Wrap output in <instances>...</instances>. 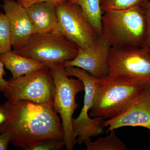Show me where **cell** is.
<instances>
[{"label": "cell", "mask_w": 150, "mask_h": 150, "mask_svg": "<svg viewBox=\"0 0 150 150\" xmlns=\"http://www.w3.org/2000/svg\"><path fill=\"white\" fill-rule=\"evenodd\" d=\"M4 105L7 115L0 126V134L10 133V143L16 147L22 149L46 139L64 141L62 119L53 102L8 100Z\"/></svg>", "instance_id": "1"}, {"label": "cell", "mask_w": 150, "mask_h": 150, "mask_svg": "<svg viewBox=\"0 0 150 150\" xmlns=\"http://www.w3.org/2000/svg\"><path fill=\"white\" fill-rule=\"evenodd\" d=\"M102 35L111 47H142L147 35L146 20L142 6L103 13Z\"/></svg>", "instance_id": "2"}, {"label": "cell", "mask_w": 150, "mask_h": 150, "mask_svg": "<svg viewBox=\"0 0 150 150\" xmlns=\"http://www.w3.org/2000/svg\"><path fill=\"white\" fill-rule=\"evenodd\" d=\"M145 88L108 76L98 79L90 117L104 119L117 117L134 103Z\"/></svg>", "instance_id": "3"}, {"label": "cell", "mask_w": 150, "mask_h": 150, "mask_svg": "<svg viewBox=\"0 0 150 150\" xmlns=\"http://www.w3.org/2000/svg\"><path fill=\"white\" fill-rule=\"evenodd\" d=\"M108 67L110 77L150 86V51L145 47H111Z\"/></svg>", "instance_id": "4"}, {"label": "cell", "mask_w": 150, "mask_h": 150, "mask_svg": "<svg viewBox=\"0 0 150 150\" xmlns=\"http://www.w3.org/2000/svg\"><path fill=\"white\" fill-rule=\"evenodd\" d=\"M50 70L55 86L53 104L62 119L65 147L67 150H72L76 143L72 129L73 115L79 105L76 102V96L84 90V86L80 79L70 78L63 64L52 67Z\"/></svg>", "instance_id": "5"}, {"label": "cell", "mask_w": 150, "mask_h": 150, "mask_svg": "<svg viewBox=\"0 0 150 150\" xmlns=\"http://www.w3.org/2000/svg\"><path fill=\"white\" fill-rule=\"evenodd\" d=\"M78 49L77 46L67 38L53 33L33 34L24 46L13 51L40 62L50 69L74 59Z\"/></svg>", "instance_id": "6"}, {"label": "cell", "mask_w": 150, "mask_h": 150, "mask_svg": "<svg viewBox=\"0 0 150 150\" xmlns=\"http://www.w3.org/2000/svg\"><path fill=\"white\" fill-rule=\"evenodd\" d=\"M7 81L4 92L9 100H27L36 103L53 102L55 92L54 79L47 68L37 70Z\"/></svg>", "instance_id": "7"}, {"label": "cell", "mask_w": 150, "mask_h": 150, "mask_svg": "<svg viewBox=\"0 0 150 150\" xmlns=\"http://www.w3.org/2000/svg\"><path fill=\"white\" fill-rule=\"evenodd\" d=\"M67 75L74 77L82 81L84 86L83 105L79 115L72 120L73 134L76 142L81 144L92 137L104 133L101 124L104 118L100 117L91 118L89 115L92 106L93 101L97 83L98 79L92 76L87 72L78 67H64Z\"/></svg>", "instance_id": "8"}, {"label": "cell", "mask_w": 150, "mask_h": 150, "mask_svg": "<svg viewBox=\"0 0 150 150\" xmlns=\"http://www.w3.org/2000/svg\"><path fill=\"white\" fill-rule=\"evenodd\" d=\"M58 23L55 33L67 38L79 48L92 46L99 35L84 16L79 6L69 2L56 7Z\"/></svg>", "instance_id": "9"}, {"label": "cell", "mask_w": 150, "mask_h": 150, "mask_svg": "<svg viewBox=\"0 0 150 150\" xmlns=\"http://www.w3.org/2000/svg\"><path fill=\"white\" fill-rule=\"evenodd\" d=\"M111 46L102 35L90 47L86 49L79 48L76 56L64 63L63 66L82 69L97 79L108 76V58Z\"/></svg>", "instance_id": "10"}, {"label": "cell", "mask_w": 150, "mask_h": 150, "mask_svg": "<svg viewBox=\"0 0 150 150\" xmlns=\"http://www.w3.org/2000/svg\"><path fill=\"white\" fill-rule=\"evenodd\" d=\"M103 128L106 133L125 126L143 127L150 132V86L146 88L131 106L121 115L104 121Z\"/></svg>", "instance_id": "11"}, {"label": "cell", "mask_w": 150, "mask_h": 150, "mask_svg": "<svg viewBox=\"0 0 150 150\" xmlns=\"http://www.w3.org/2000/svg\"><path fill=\"white\" fill-rule=\"evenodd\" d=\"M7 18L11 32L13 51L25 45L33 34L32 23L25 8L15 0H4L1 5Z\"/></svg>", "instance_id": "12"}, {"label": "cell", "mask_w": 150, "mask_h": 150, "mask_svg": "<svg viewBox=\"0 0 150 150\" xmlns=\"http://www.w3.org/2000/svg\"><path fill=\"white\" fill-rule=\"evenodd\" d=\"M33 29V34L55 33L58 20L56 7L45 2L35 3L25 8Z\"/></svg>", "instance_id": "13"}, {"label": "cell", "mask_w": 150, "mask_h": 150, "mask_svg": "<svg viewBox=\"0 0 150 150\" xmlns=\"http://www.w3.org/2000/svg\"><path fill=\"white\" fill-rule=\"evenodd\" d=\"M0 60L6 68L10 71L13 79L46 68L40 62L19 55L13 51L0 55Z\"/></svg>", "instance_id": "14"}, {"label": "cell", "mask_w": 150, "mask_h": 150, "mask_svg": "<svg viewBox=\"0 0 150 150\" xmlns=\"http://www.w3.org/2000/svg\"><path fill=\"white\" fill-rule=\"evenodd\" d=\"M71 4L79 6L86 19L90 23L98 35H102V18L103 12L100 0H68Z\"/></svg>", "instance_id": "15"}, {"label": "cell", "mask_w": 150, "mask_h": 150, "mask_svg": "<svg viewBox=\"0 0 150 150\" xmlns=\"http://www.w3.org/2000/svg\"><path fill=\"white\" fill-rule=\"evenodd\" d=\"M110 134L106 137H100L94 142L91 138L83 142L87 150H128L125 144L116 136L115 129L110 131Z\"/></svg>", "instance_id": "16"}, {"label": "cell", "mask_w": 150, "mask_h": 150, "mask_svg": "<svg viewBox=\"0 0 150 150\" xmlns=\"http://www.w3.org/2000/svg\"><path fill=\"white\" fill-rule=\"evenodd\" d=\"M10 26L5 13H0V55L11 51Z\"/></svg>", "instance_id": "17"}, {"label": "cell", "mask_w": 150, "mask_h": 150, "mask_svg": "<svg viewBox=\"0 0 150 150\" xmlns=\"http://www.w3.org/2000/svg\"><path fill=\"white\" fill-rule=\"evenodd\" d=\"M146 0H100L103 13L109 10H121L142 6Z\"/></svg>", "instance_id": "18"}, {"label": "cell", "mask_w": 150, "mask_h": 150, "mask_svg": "<svg viewBox=\"0 0 150 150\" xmlns=\"http://www.w3.org/2000/svg\"><path fill=\"white\" fill-rule=\"evenodd\" d=\"M65 146L64 141L46 139L22 148L25 150H59Z\"/></svg>", "instance_id": "19"}, {"label": "cell", "mask_w": 150, "mask_h": 150, "mask_svg": "<svg viewBox=\"0 0 150 150\" xmlns=\"http://www.w3.org/2000/svg\"><path fill=\"white\" fill-rule=\"evenodd\" d=\"M142 6L144 12L147 26L146 38L144 45L143 47L147 48L150 51V1L146 0Z\"/></svg>", "instance_id": "20"}, {"label": "cell", "mask_w": 150, "mask_h": 150, "mask_svg": "<svg viewBox=\"0 0 150 150\" xmlns=\"http://www.w3.org/2000/svg\"><path fill=\"white\" fill-rule=\"evenodd\" d=\"M17 1L24 8H26L33 4L39 2L48 3L56 7L61 4L68 1V0H17Z\"/></svg>", "instance_id": "21"}, {"label": "cell", "mask_w": 150, "mask_h": 150, "mask_svg": "<svg viewBox=\"0 0 150 150\" xmlns=\"http://www.w3.org/2000/svg\"><path fill=\"white\" fill-rule=\"evenodd\" d=\"M11 135L9 132L1 133L0 134V150H7L9 143H10Z\"/></svg>", "instance_id": "22"}, {"label": "cell", "mask_w": 150, "mask_h": 150, "mask_svg": "<svg viewBox=\"0 0 150 150\" xmlns=\"http://www.w3.org/2000/svg\"><path fill=\"white\" fill-rule=\"evenodd\" d=\"M4 65L0 60V92H4L6 88L7 81L4 79V76L5 75Z\"/></svg>", "instance_id": "23"}, {"label": "cell", "mask_w": 150, "mask_h": 150, "mask_svg": "<svg viewBox=\"0 0 150 150\" xmlns=\"http://www.w3.org/2000/svg\"><path fill=\"white\" fill-rule=\"evenodd\" d=\"M7 115V110L4 105H0V126L6 121Z\"/></svg>", "instance_id": "24"}, {"label": "cell", "mask_w": 150, "mask_h": 150, "mask_svg": "<svg viewBox=\"0 0 150 150\" xmlns=\"http://www.w3.org/2000/svg\"><path fill=\"white\" fill-rule=\"evenodd\" d=\"M149 1H150V0H149Z\"/></svg>", "instance_id": "25"}]
</instances>
